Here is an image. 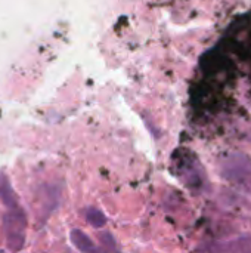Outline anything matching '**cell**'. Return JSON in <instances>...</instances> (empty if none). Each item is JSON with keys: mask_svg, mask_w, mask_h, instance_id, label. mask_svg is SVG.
Returning a JSON list of instances; mask_svg holds the SVG:
<instances>
[{"mask_svg": "<svg viewBox=\"0 0 251 253\" xmlns=\"http://www.w3.org/2000/svg\"><path fill=\"white\" fill-rule=\"evenodd\" d=\"M220 172L229 182L247 187L251 181V156L246 153H232L226 156L222 162Z\"/></svg>", "mask_w": 251, "mask_h": 253, "instance_id": "obj_1", "label": "cell"}, {"mask_svg": "<svg viewBox=\"0 0 251 253\" xmlns=\"http://www.w3.org/2000/svg\"><path fill=\"white\" fill-rule=\"evenodd\" d=\"M25 225H27V218L22 209L19 208L10 209V212L4 215L3 227L6 231V243L12 252H18L22 249L25 242Z\"/></svg>", "mask_w": 251, "mask_h": 253, "instance_id": "obj_2", "label": "cell"}, {"mask_svg": "<svg viewBox=\"0 0 251 253\" xmlns=\"http://www.w3.org/2000/svg\"><path fill=\"white\" fill-rule=\"evenodd\" d=\"M70 239H71L72 245L81 253H101V251L98 249V246L93 243V240L86 233H83L78 228L71 230Z\"/></svg>", "mask_w": 251, "mask_h": 253, "instance_id": "obj_3", "label": "cell"}, {"mask_svg": "<svg viewBox=\"0 0 251 253\" xmlns=\"http://www.w3.org/2000/svg\"><path fill=\"white\" fill-rule=\"evenodd\" d=\"M219 253H251V234L238 236L220 246Z\"/></svg>", "mask_w": 251, "mask_h": 253, "instance_id": "obj_4", "label": "cell"}, {"mask_svg": "<svg viewBox=\"0 0 251 253\" xmlns=\"http://www.w3.org/2000/svg\"><path fill=\"white\" fill-rule=\"evenodd\" d=\"M0 202L6 206H9L10 209L18 208V202L15 197V193L12 190V185L6 176L4 172H0Z\"/></svg>", "mask_w": 251, "mask_h": 253, "instance_id": "obj_5", "label": "cell"}, {"mask_svg": "<svg viewBox=\"0 0 251 253\" xmlns=\"http://www.w3.org/2000/svg\"><path fill=\"white\" fill-rule=\"evenodd\" d=\"M86 219L96 230H101V228H104L107 225V216L104 215L102 211H99L95 206H89L86 209Z\"/></svg>", "mask_w": 251, "mask_h": 253, "instance_id": "obj_6", "label": "cell"}, {"mask_svg": "<svg viewBox=\"0 0 251 253\" xmlns=\"http://www.w3.org/2000/svg\"><path fill=\"white\" fill-rule=\"evenodd\" d=\"M99 240H101L102 246H104L108 252H115V251H117L115 240H114V237L111 236V233H108V231H102V233L99 234Z\"/></svg>", "mask_w": 251, "mask_h": 253, "instance_id": "obj_7", "label": "cell"}, {"mask_svg": "<svg viewBox=\"0 0 251 253\" xmlns=\"http://www.w3.org/2000/svg\"><path fill=\"white\" fill-rule=\"evenodd\" d=\"M246 188H247V190H249V191H251V181H250V184H249V185H247V187H246Z\"/></svg>", "mask_w": 251, "mask_h": 253, "instance_id": "obj_8", "label": "cell"}]
</instances>
